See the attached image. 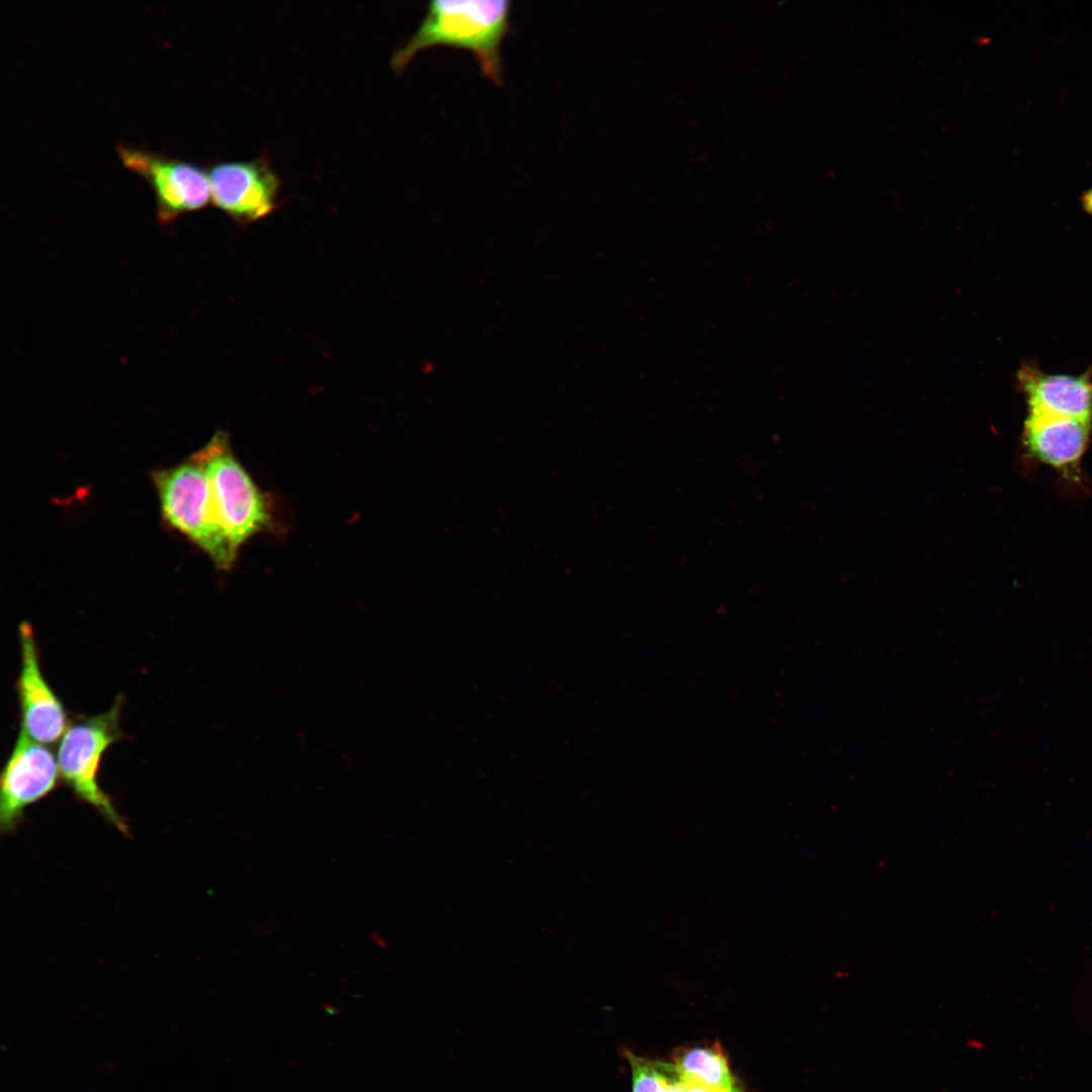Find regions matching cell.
I'll use <instances>...</instances> for the list:
<instances>
[{"mask_svg":"<svg viewBox=\"0 0 1092 1092\" xmlns=\"http://www.w3.org/2000/svg\"><path fill=\"white\" fill-rule=\"evenodd\" d=\"M674 1064L684 1081L722 1092H740L718 1044L682 1049L676 1052Z\"/></svg>","mask_w":1092,"mask_h":1092,"instance_id":"11","label":"cell"},{"mask_svg":"<svg viewBox=\"0 0 1092 1092\" xmlns=\"http://www.w3.org/2000/svg\"><path fill=\"white\" fill-rule=\"evenodd\" d=\"M631 1067L632 1092H671L682 1081L674 1063L649 1060L626 1053Z\"/></svg>","mask_w":1092,"mask_h":1092,"instance_id":"12","label":"cell"},{"mask_svg":"<svg viewBox=\"0 0 1092 1092\" xmlns=\"http://www.w3.org/2000/svg\"><path fill=\"white\" fill-rule=\"evenodd\" d=\"M1092 422L1028 412L1023 443L1036 460L1066 473H1074L1089 442Z\"/></svg>","mask_w":1092,"mask_h":1092,"instance_id":"9","label":"cell"},{"mask_svg":"<svg viewBox=\"0 0 1092 1092\" xmlns=\"http://www.w3.org/2000/svg\"><path fill=\"white\" fill-rule=\"evenodd\" d=\"M121 707L122 699L118 697L106 712L80 717L69 724L59 744L57 761L60 778L79 800L92 806L125 834L128 832L126 823L98 783L103 754L122 738Z\"/></svg>","mask_w":1092,"mask_h":1092,"instance_id":"3","label":"cell"},{"mask_svg":"<svg viewBox=\"0 0 1092 1092\" xmlns=\"http://www.w3.org/2000/svg\"><path fill=\"white\" fill-rule=\"evenodd\" d=\"M682 1091L684 1092H722V1091H719V1090H716V1089H712V1088H709V1087H705V1086H702V1085H699V1084H696V1083H693V1082L684 1081V1080H682Z\"/></svg>","mask_w":1092,"mask_h":1092,"instance_id":"13","label":"cell"},{"mask_svg":"<svg viewBox=\"0 0 1092 1092\" xmlns=\"http://www.w3.org/2000/svg\"><path fill=\"white\" fill-rule=\"evenodd\" d=\"M21 667L16 682L21 730L31 739L50 744L61 739L68 728L63 703L44 678L32 628L22 623L18 629Z\"/></svg>","mask_w":1092,"mask_h":1092,"instance_id":"8","label":"cell"},{"mask_svg":"<svg viewBox=\"0 0 1092 1092\" xmlns=\"http://www.w3.org/2000/svg\"><path fill=\"white\" fill-rule=\"evenodd\" d=\"M1019 375L1028 412L1092 422V381L1087 376L1044 374L1029 368Z\"/></svg>","mask_w":1092,"mask_h":1092,"instance_id":"10","label":"cell"},{"mask_svg":"<svg viewBox=\"0 0 1092 1092\" xmlns=\"http://www.w3.org/2000/svg\"><path fill=\"white\" fill-rule=\"evenodd\" d=\"M122 163L145 178L154 190L158 214L171 221L180 214L204 208L211 199L208 173L198 165L119 146Z\"/></svg>","mask_w":1092,"mask_h":1092,"instance_id":"5","label":"cell"},{"mask_svg":"<svg viewBox=\"0 0 1092 1092\" xmlns=\"http://www.w3.org/2000/svg\"><path fill=\"white\" fill-rule=\"evenodd\" d=\"M211 200L240 222H252L275 209L280 180L265 160L214 165L209 173Z\"/></svg>","mask_w":1092,"mask_h":1092,"instance_id":"7","label":"cell"},{"mask_svg":"<svg viewBox=\"0 0 1092 1092\" xmlns=\"http://www.w3.org/2000/svg\"><path fill=\"white\" fill-rule=\"evenodd\" d=\"M509 1L435 0L412 37L391 59L400 72L420 52L445 44L470 51L483 74L494 83L502 81L499 49L509 30Z\"/></svg>","mask_w":1092,"mask_h":1092,"instance_id":"1","label":"cell"},{"mask_svg":"<svg viewBox=\"0 0 1092 1092\" xmlns=\"http://www.w3.org/2000/svg\"><path fill=\"white\" fill-rule=\"evenodd\" d=\"M1084 205L1087 210L1092 212V189L1084 194Z\"/></svg>","mask_w":1092,"mask_h":1092,"instance_id":"14","label":"cell"},{"mask_svg":"<svg viewBox=\"0 0 1092 1092\" xmlns=\"http://www.w3.org/2000/svg\"><path fill=\"white\" fill-rule=\"evenodd\" d=\"M59 777L53 752L20 730L1 775V832L14 831L25 809L52 793Z\"/></svg>","mask_w":1092,"mask_h":1092,"instance_id":"6","label":"cell"},{"mask_svg":"<svg viewBox=\"0 0 1092 1092\" xmlns=\"http://www.w3.org/2000/svg\"><path fill=\"white\" fill-rule=\"evenodd\" d=\"M153 480L167 523L195 543L219 569H230L238 550L220 525L201 463L192 455L178 465L156 470Z\"/></svg>","mask_w":1092,"mask_h":1092,"instance_id":"2","label":"cell"},{"mask_svg":"<svg viewBox=\"0 0 1092 1092\" xmlns=\"http://www.w3.org/2000/svg\"><path fill=\"white\" fill-rule=\"evenodd\" d=\"M193 456L207 475L220 525L232 545L240 546L270 525L265 495L235 457L228 436L216 432Z\"/></svg>","mask_w":1092,"mask_h":1092,"instance_id":"4","label":"cell"}]
</instances>
